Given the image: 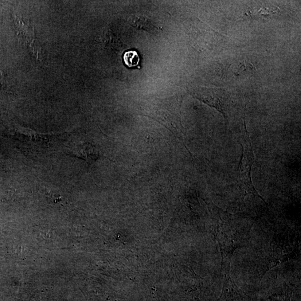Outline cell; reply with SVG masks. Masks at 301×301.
Wrapping results in <instances>:
<instances>
[{
  "mask_svg": "<svg viewBox=\"0 0 301 301\" xmlns=\"http://www.w3.org/2000/svg\"><path fill=\"white\" fill-rule=\"evenodd\" d=\"M128 21L133 27L138 30H142L152 33L155 31V27L151 20L144 16L131 15Z\"/></svg>",
  "mask_w": 301,
  "mask_h": 301,
  "instance_id": "4",
  "label": "cell"
},
{
  "mask_svg": "<svg viewBox=\"0 0 301 301\" xmlns=\"http://www.w3.org/2000/svg\"><path fill=\"white\" fill-rule=\"evenodd\" d=\"M3 78L1 72H0V88H1L3 87Z\"/></svg>",
  "mask_w": 301,
  "mask_h": 301,
  "instance_id": "7",
  "label": "cell"
},
{
  "mask_svg": "<svg viewBox=\"0 0 301 301\" xmlns=\"http://www.w3.org/2000/svg\"><path fill=\"white\" fill-rule=\"evenodd\" d=\"M190 93L202 102L217 109L227 121L237 108V98L224 89L199 87L191 90Z\"/></svg>",
  "mask_w": 301,
  "mask_h": 301,
  "instance_id": "1",
  "label": "cell"
},
{
  "mask_svg": "<svg viewBox=\"0 0 301 301\" xmlns=\"http://www.w3.org/2000/svg\"><path fill=\"white\" fill-rule=\"evenodd\" d=\"M123 60L124 63L128 67H135L139 65L140 57L136 51L131 50L124 53Z\"/></svg>",
  "mask_w": 301,
  "mask_h": 301,
  "instance_id": "6",
  "label": "cell"
},
{
  "mask_svg": "<svg viewBox=\"0 0 301 301\" xmlns=\"http://www.w3.org/2000/svg\"><path fill=\"white\" fill-rule=\"evenodd\" d=\"M241 143L242 150H242L243 153H242L239 173H238V183H239L241 189L245 194H253L260 198L261 200L265 202L264 199L257 193L252 181L251 171L252 166L255 161V155L254 153L251 140L250 138L247 127H246L245 120L244 131L241 140Z\"/></svg>",
  "mask_w": 301,
  "mask_h": 301,
  "instance_id": "2",
  "label": "cell"
},
{
  "mask_svg": "<svg viewBox=\"0 0 301 301\" xmlns=\"http://www.w3.org/2000/svg\"><path fill=\"white\" fill-rule=\"evenodd\" d=\"M14 22L18 34L22 39L26 45L29 46L30 50L34 54L35 57L38 60H41L42 57L41 48L35 41L33 26L17 15L14 17Z\"/></svg>",
  "mask_w": 301,
  "mask_h": 301,
  "instance_id": "3",
  "label": "cell"
},
{
  "mask_svg": "<svg viewBox=\"0 0 301 301\" xmlns=\"http://www.w3.org/2000/svg\"><path fill=\"white\" fill-rule=\"evenodd\" d=\"M89 146L83 145V144H79V145H76L72 148V151L74 154L77 155L79 157L83 158L87 160V161H89L90 156L95 155L96 154L93 153V147H90L87 151Z\"/></svg>",
  "mask_w": 301,
  "mask_h": 301,
  "instance_id": "5",
  "label": "cell"
}]
</instances>
